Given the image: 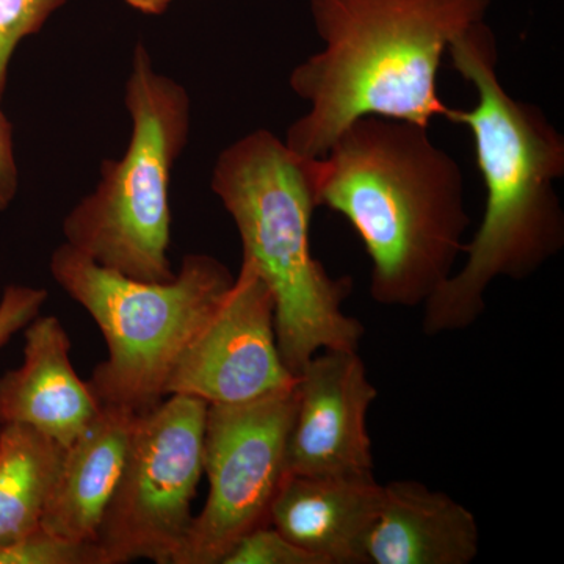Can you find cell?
Masks as SVG:
<instances>
[{
	"mask_svg": "<svg viewBox=\"0 0 564 564\" xmlns=\"http://www.w3.org/2000/svg\"><path fill=\"white\" fill-rule=\"evenodd\" d=\"M46 289L31 285L10 284L0 296V350L10 343L14 334L39 317L47 300Z\"/></svg>",
	"mask_w": 564,
	"mask_h": 564,
	"instance_id": "obj_19",
	"label": "cell"
},
{
	"mask_svg": "<svg viewBox=\"0 0 564 564\" xmlns=\"http://www.w3.org/2000/svg\"><path fill=\"white\" fill-rule=\"evenodd\" d=\"M22 332L24 361L0 377V423H24L68 447L101 404L74 369L61 318L39 315Z\"/></svg>",
	"mask_w": 564,
	"mask_h": 564,
	"instance_id": "obj_11",
	"label": "cell"
},
{
	"mask_svg": "<svg viewBox=\"0 0 564 564\" xmlns=\"http://www.w3.org/2000/svg\"><path fill=\"white\" fill-rule=\"evenodd\" d=\"M295 386L252 402L209 404L203 470L209 496L174 564H221L245 534L269 525L285 475Z\"/></svg>",
	"mask_w": 564,
	"mask_h": 564,
	"instance_id": "obj_8",
	"label": "cell"
},
{
	"mask_svg": "<svg viewBox=\"0 0 564 564\" xmlns=\"http://www.w3.org/2000/svg\"><path fill=\"white\" fill-rule=\"evenodd\" d=\"M293 386L295 377L278 348L272 292L242 263L229 291L174 364L165 397L181 393L207 404H237Z\"/></svg>",
	"mask_w": 564,
	"mask_h": 564,
	"instance_id": "obj_9",
	"label": "cell"
},
{
	"mask_svg": "<svg viewBox=\"0 0 564 564\" xmlns=\"http://www.w3.org/2000/svg\"><path fill=\"white\" fill-rule=\"evenodd\" d=\"M51 274L106 339L107 359L87 381L93 395L133 414L165 399L174 364L234 282L209 254H187L172 281L148 282L106 269L68 243L52 252Z\"/></svg>",
	"mask_w": 564,
	"mask_h": 564,
	"instance_id": "obj_6",
	"label": "cell"
},
{
	"mask_svg": "<svg viewBox=\"0 0 564 564\" xmlns=\"http://www.w3.org/2000/svg\"><path fill=\"white\" fill-rule=\"evenodd\" d=\"M492 0H310L325 47L295 66L292 91L310 102L284 143L317 159L367 115L430 128L447 115L437 73L452 41L485 21Z\"/></svg>",
	"mask_w": 564,
	"mask_h": 564,
	"instance_id": "obj_3",
	"label": "cell"
},
{
	"mask_svg": "<svg viewBox=\"0 0 564 564\" xmlns=\"http://www.w3.org/2000/svg\"><path fill=\"white\" fill-rule=\"evenodd\" d=\"M68 0H0V104L6 95L11 58L18 46L41 32Z\"/></svg>",
	"mask_w": 564,
	"mask_h": 564,
	"instance_id": "obj_17",
	"label": "cell"
},
{
	"mask_svg": "<svg viewBox=\"0 0 564 564\" xmlns=\"http://www.w3.org/2000/svg\"><path fill=\"white\" fill-rule=\"evenodd\" d=\"M63 448L24 423H0V545L39 529Z\"/></svg>",
	"mask_w": 564,
	"mask_h": 564,
	"instance_id": "obj_15",
	"label": "cell"
},
{
	"mask_svg": "<svg viewBox=\"0 0 564 564\" xmlns=\"http://www.w3.org/2000/svg\"><path fill=\"white\" fill-rule=\"evenodd\" d=\"M317 207L347 218L369 254L370 296L423 306L455 273L469 215L462 166L429 128L367 115L313 159Z\"/></svg>",
	"mask_w": 564,
	"mask_h": 564,
	"instance_id": "obj_2",
	"label": "cell"
},
{
	"mask_svg": "<svg viewBox=\"0 0 564 564\" xmlns=\"http://www.w3.org/2000/svg\"><path fill=\"white\" fill-rule=\"evenodd\" d=\"M377 397L358 348H328L314 355L295 375L285 474L373 475L367 415Z\"/></svg>",
	"mask_w": 564,
	"mask_h": 564,
	"instance_id": "obj_10",
	"label": "cell"
},
{
	"mask_svg": "<svg viewBox=\"0 0 564 564\" xmlns=\"http://www.w3.org/2000/svg\"><path fill=\"white\" fill-rule=\"evenodd\" d=\"M124 2L141 13L159 17V14L165 13L172 0H124Z\"/></svg>",
	"mask_w": 564,
	"mask_h": 564,
	"instance_id": "obj_21",
	"label": "cell"
},
{
	"mask_svg": "<svg viewBox=\"0 0 564 564\" xmlns=\"http://www.w3.org/2000/svg\"><path fill=\"white\" fill-rule=\"evenodd\" d=\"M0 564H101L96 543L66 540L43 527L0 545Z\"/></svg>",
	"mask_w": 564,
	"mask_h": 564,
	"instance_id": "obj_16",
	"label": "cell"
},
{
	"mask_svg": "<svg viewBox=\"0 0 564 564\" xmlns=\"http://www.w3.org/2000/svg\"><path fill=\"white\" fill-rule=\"evenodd\" d=\"M478 551L480 530L469 508L421 481L383 485L367 564H469Z\"/></svg>",
	"mask_w": 564,
	"mask_h": 564,
	"instance_id": "obj_13",
	"label": "cell"
},
{
	"mask_svg": "<svg viewBox=\"0 0 564 564\" xmlns=\"http://www.w3.org/2000/svg\"><path fill=\"white\" fill-rule=\"evenodd\" d=\"M20 188L17 155H14L13 128L0 109V212L9 209Z\"/></svg>",
	"mask_w": 564,
	"mask_h": 564,
	"instance_id": "obj_20",
	"label": "cell"
},
{
	"mask_svg": "<svg viewBox=\"0 0 564 564\" xmlns=\"http://www.w3.org/2000/svg\"><path fill=\"white\" fill-rule=\"evenodd\" d=\"M383 485L364 477L285 475L270 525L322 564H367L366 544Z\"/></svg>",
	"mask_w": 564,
	"mask_h": 564,
	"instance_id": "obj_12",
	"label": "cell"
},
{
	"mask_svg": "<svg viewBox=\"0 0 564 564\" xmlns=\"http://www.w3.org/2000/svg\"><path fill=\"white\" fill-rule=\"evenodd\" d=\"M207 406L202 399L174 393L137 415L96 540L101 564H174L204 475Z\"/></svg>",
	"mask_w": 564,
	"mask_h": 564,
	"instance_id": "obj_7",
	"label": "cell"
},
{
	"mask_svg": "<svg viewBox=\"0 0 564 564\" xmlns=\"http://www.w3.org/2000/svg\"><path fill=\"white\" fill-rule=\"evenodd\" d=\"M221 564H322L293 544L272 525H262L240 538Z\"/></svg>",
	"mask_w": 564,
	"mask_h": 564,
	"instance_id": "obj_18",
	"label": "cell"
},
{
	"mask_svg": "<svg viewBox=\"0 0 564 564\" xmlns=\"http://www.w3.org/2000/svg\"><path fill=\"white\" fill-rule=\"evenodd\" d=\"M126 109L132 120L128 150L102 162L99 184L66 215L63 236L113 272L172 281L170 181L191 133L192 104L181 84L154 69L143 43L133 51Z\"/></svg>",
	"mask_w": 564,
	"mask_h": 564,
	"instance_id": "obj_5",
	"label": "cell"
},
{
	"mask_svg": "<svg viewBox=\"0 0 564 564\" xmlns=\"http://www.w3.org/2000/svg\"><path fill=\"white\" fill-rule=\"evenodd\" d=\"M137 415L101 406L99 413L63 448L40 527L66 540L96 543L102 516L117 488Z\"/></svg>",
	"mask_w": 564,
	"mask_h": 564,
	"instance_id": "obj_14",
	"label": "cell"
},
{
	"mask_svg": "<svg viewBox=\"0 0 564 564\" xmlns=\"http://www.w3.org/2000/svg\"><path fill=\"white\" fill-rule=\"evenodd\" d=\"M212 191L231 215L242 263L274 300L282 362L295 377L318 351L358 348L364 326L343 311L350 278H334L311 250L313 159L259 129L234 141L215 162Z\"/></svg>",
	"mask_w": 564,
	"mask_h": 564,
	"instance_id": "obj_4",
	"label": "cell"
},
{
	"mask_svg": "<svg viewBox=\"0 0 564 564\" xmlns=\"http://www.w3.org/2000/svg\"><path fill=\"white\" fill-rule=\"evenodd\" d=\"M447 54L477 90L474 109L448 107L445 120L473 132L486 206L464 250L466 262L423 304L426 336L469 328L485 313L494 281L525 280L564 247V212L555 188L564 176L562 133L540 107L505 90L496 35L485 21L456 36Z\"/></svg>",
	"mask_w": 564,
	"mask_h": 564,
	"instance_id": "obj_1",
	"label": "cell"
}]
</instances>
